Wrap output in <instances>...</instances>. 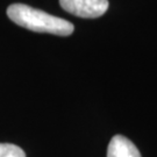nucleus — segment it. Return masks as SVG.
I'll return each instance as SVG.
<instances>
[{
	"label": "nucleus",
	"instance_id": "nucleus-1",
	"mask_svg": "<svg viewBox=\"0 0 157 157\" xmlns=\"http://www.w3.org/2000/svg\"><path fill=\"white\" fill-rule=\"evenodd\" d=\"M7 15L20 27L36 33H49L58 36H69L75 27L70 21L48 14L25 4H13L7 8Z\"/></svg>",
	"mask_w": 157,
	"mask_h": 157
},
{
	"label": "nucleus",
	"instance_id": "nucleus-2",
	"mask_svg": "<svg viewBox=\"0 0 157 157\" xmlns=\"http://www.w3.org/2000/svg\"><path fill=\"white\" fill-rule=\"evenodd\" d=\"M64 11L85 19L104 15L108 10V0H59Z\"/></svg>",
	"mask_w": 157,
	"mask_h": 157
},
{
	"label": "nucleus",
	"instance_id": "nucleus-3",
	"mask_svg": "<svg viewBox=\"0 0 157 157\" xmlns=\"http://www.w3.org/2000/svg\"><path fill=\"white\" fill-rule=\"evenodd\" d=\"M107 157H141V154L129 139L115 135L108 144Z\"/></svg>",
	"mask_w": 157,
	"mask_h": 157
},
{
	"label": "nucleus",
	"instance_id": "nucleus-4",
	"mask_svg": "<svg viewBox=\"0 0 157 157\" xmlns=\"http://www.w3.org/2000/svg\"><path fill=\"white\" fill-rule=\"evenodd\" d=\"M0 157H26V154L15 144L0 143Z\"/></svg>",
	"mask_w": 157,
	"mask_h": 157
}]
</instances>
